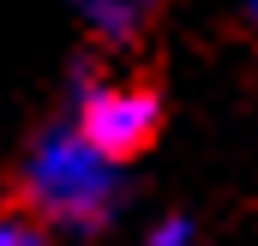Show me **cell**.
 Instances as JSON below:
<instances>
[{"label":"cell","instance_id":"1","mask_svg":"<svg viewBox=\"0 0 258 246\" xmlns=\"http://www.w3.org/2000/svg\"><path fill=\"white\" fill-rule=\"evenodd\" d=\"M18 198L48 234H102L120 216L126 162L102 156L72 120L42 126L18 162Z\"/></svg>","mask_w":258,"mask_h":246},{"label":"cell","instance_id":"2","mask_svg":"<svg viewBox=\"0 0 258 246\" xmlns=\"http://www.w3.org/2000/svg\"><path fill=\"white\" fill-rule=\"evenodd\" d=\"M66 120L78 126L102 156L132 162V156L150 150V138L162 132V102H156V90L138 84V78H102V72H96V78H78Z\"/></svg>","mask_w":258,"mask_h":246},{"label":"cell","instance_id":"3","mask_svg":"<svg viewBox=\"0 0 258 246\" xmlns=\"http://www.w3.org/2000/svg\"><path fill=\"white\" fill-rule=\"evenodd\" d=\"M78 12V24L102 42H132L144 24H150V6L156 0H66Z\"/></svg>","mask_w":258,"mask_h":246},{"label":"cell","instance_id":"4","mask_svg":"<svg viewBox=\"0 0 258 246\" xmlns=\"http://www.w3.org/2000/svg\"><path fill=\"white\" fill-rule=\"evenodd\" d=\"M138 246H198V222L180 216V210H174V216H156V222L138 234Z\"/></svg>","mask_w":258,"mask_h":246},{"label":"cell","instance_id":"5","mask_svg":"<svg viewBox=\"0 0 258 246\" xmlns=\"http://www.w3.org/2000/svg\"><path fill=\"white\" fill-rule=\"evenodd\" d=\"M0 246H54V240H48V228L30 222V216H0Z\"/></svg>","mask_w":258,"mask_h":246},{"label":"cell","instance_id":"6","mask_svg":"<svg viewBox=\"0 0 258 246\" xmlns=\"http://www.w3.org/2000/svg\"><path fill=\"white\" fill-rule=\"evenodd\" d=\"M246 18H252V24H258V0H246Z\"/></svg>","mask_w":258,"mask_h":246}]
</instances>
